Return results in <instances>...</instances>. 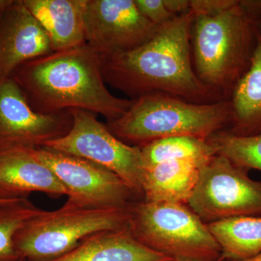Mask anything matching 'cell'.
<instances>
[{
	"mask_svg": "<svg viewBox=\"0 0 261 261\" xmlns=\"http://www.w3.org/2000/svg\"><path fill=\"white\" fill-rule=\"evenodd\" d=\"M233 0H190V10L194 15L209 14L229 6Z\"/></svg>",
	"mask_w": 261,
	"mask_h": 261,
	"instance_id": "603a6c76",
	"label": "cell"
},
{
	"mask_svg": "<svg viewBox=\"0 0 261 261\" xmlns=\"http://www.w3.org/2000/svg\"><path fill=\"white\" fill-rule=\"evenodd\" d=\"M191 10L161 25L148 42L126 53L105 57L106 84L130 99L162 94L207 104L227 100L199 79L192 63Z\"/></svg>",
	"mask_w": 261,
	"mask_h": 261,
	"instance_id": "6da1fadb",
	"label": "cell"
},
{
	"mask_svg": "<svg viewBox=\"0 0 261 261\" xmlns=\"http://www.w3.org/2000/svg\"><path fill=\"white\" fill-rule=\"evenodd\" d=\"M135 3L141 14L157 25H162L176 16L166 9L163 0H135Z\"/></svg>",
	"mask_w": 261,
	"mask_h": 261,
	"instance_id": "7402d4cb",
	"label": "cell"
},
{
	"mask_svg": "<svg viewBox=\"0 0 261 261\" xmlns=\"http://www.w3.org/2000/svg\"><path fill=\"white\" fill-rule=\"evenodd\" d=\"M172 260L139 243L128 226L97 233L65 255L49 261H166Z\"/></svg>",
	"mask_w": 261,
	"mask_h": 261,
	"instance_id": "2e32d148",
	"label": "cell"
},
{
	"mask_svg": "<svg viewBox=\"0 0 261 261\" xmlns=\"http://www.w3.org/2000/svg\"><path fill=\"white\" fill-rule=\"evenodd\" d=\"M247 171L227 158L215 154L201 167L187 205L204 222L261 217V181L252 179Z\"/></svg>",
	"mask_w": 261,
	"mask_h": 261,
	"instance_id": "ba28073f",
	"label": "cell"
},
{
	"mask_svg": "<svg viewBox=\"0 0 261 261\" xmlns=\"http://www.w3.org/2000/svg\"><path fill=\"white\" fill-rule=\"evenodd\" d=\"M73 124L67 135L51 141L48 147L87 160L118 175L135 192L143 197L142 178L145 165L140 147L127 145L98 121L97 114L71 109Z\"/></svg>",
	"mask_w": 261,
	"mask_h": 261,
	"instance_id": "52a82bcc",
	"label": "cell"
},
{
	"mask_svg": "<svg viewBox=\"0 0 261 261\" xmlns=\"http://www.w3.org/2000/svg\"><path fill=\"white\" fill-rule=\"evenodd\" d=\"M0 187L15 197H27L32 192L68 195L54 173L34 157L30 148L0 152Z\"/></svg>",
	"mask_w": 261,
	"mask_h": 261,
	"instance_id": "4fadbf2b",
	"label": "cell"
},
{
	"mask_svg": "<svg viewBox=\"0 0 261 261\" xmlns=\"http://www.w3.org/2000/svg\"><path fill=\"white\" fill-rule=\"evenodd\" d=\"M232 110L227 132L238 137L261 134V33L256 42L250 67L235 85L229 99Z\"/></svg>",
	"mask_w": 261,
	"mask_h": 261,
	"instance_id": "e0dca14e",
	"label": "cell"
},
{
	"mask_svg": "<svg viewBox=\"0 0 261 261\" xmlns=\"http://www.w3.org/2000/svg\"><path fill=\"white\" fill-rule=\"evenodd\" d=\"M54 173L68 192V202L97 208H128L135 192L118 175L87 160L45 147L30 148Z\"/></svg>",
	"mask_w": 261,
	"mask_h": 261,
	"instance_id": "9c48e42d",
	"label": "cell"
},
{
	"mask_svg": "<svg viewBox=\"0 0 261 261\" xmlns=\"http://www.w3.org/2000/svg\"><path fill=\"white\" fill-rule=\"evenodd\" d=\"M216 154L229 159L240 167L261 171V134L238 137L227 130L217 132L208 139Z\"/></svg>",
	"mask_w": 261,
	"mask_h": 261,
	"instance_id": "44dd1931",
	"label": "cell"
},
{
	"mask_svg": "<svg viewBox=\"0 0 261 261\" xmlns=\"http://www.w3.org/2000/svg\"><path fill=\"white\" fill-rule=\"evenodd\" d=\"M128 219L129 207L97 208L66 201L29 220L15 234V248L25 260H53L95 233L126 227Z\"/></svg>",
	"mask_w": 261,
	"mask_h": 261,
	"instance_id": "8992f818",
	"label": "cell"
},
{
	"mask_svg": "<svg viewBox=\"0 0 261 261\" xmlns=\"http://www.w3.org/2000/svg\"><path fill=\"white\" fill-rule=\"evenodd\" d=\"M233 261H261V251L258 252L257 255H254L249 258L244 259V260H233Z\"/></svg>",
	"mask_w": 261,
	"mask_h": 261,
	"instance_id": "d4e9b609",
	"label": "cell"
},
{
	"mask_svg": "<svg viewBox=\"0 0 261 261\" xmlns=\"http://www.w3.org/2000/svg\"><path fill=\"white\" fill-rule=\"evenodd\" d=\"M166 9L174 15L183 14L190 10V0H163Z\"/></svg>",
	"mask_w": 261,
	"mask_h": 261,
	"instance_id": "cb8c5ba5",
	"label": "cell"
},
{
	"mask_svg": "<svg viewBox=\"0 0 261 261\" xmlns=\"http://www.w3.org/2000/svg\"><path fill=\"white\" fill-rule=\"evenodd\" d=\"M47 32L23 0H0V81L20 65L53 53Z\"/></svg>",
	"mask_w": 261,
	"mask_h": 261,
	"instance_id": "7c38bea8",
	"label": "cell"
},
{
	"mask_svg": "<svg viewBox=\"0 0 261 261\" xmlns=\"http://www.w3.org/2000/svg\"><path fill=\"white\" fill-rule=\"evenodd\" d=\"M166 261H189V260H168ZM218 261H225V260H218Z\"/></svg>",
	"mask_w": 261,
	"mask_h": 261,
	"instance_id": "f1b7e54d",
	"label": "cell"
},
{
	"mask_svg": "<svg viewBox=\"0 0 261 261\" xmlns=\"http://www.w3.org/2000/svg\"><path fill=\"white\" fill-rule=\"evenodd\" d=\"M256 34L255 22L237 0L220 11L195 15L191 41L197 76L229 100L250 67Z\"/></svg>",
	"mask_w": 261,
	"mask_h": 261,
	"instance_id": "3957f363",
	"label": "cell"
},
{
	"mask_svg": "<svg viewBox=\"0 0 261 261\" xmlns=\"http://www.w3.org/2000/svg\"><path fill=\"white\" fill-rule=\"evenodd\" d=\"M231 117L229 100L198 104L150 94L133 99L121 118L106 125L122 142L141 147L154 140L179 136L207 140L230 126Z\"/></svg>",
	"mask_w": 261,
	"mask_h": 261,
	"instance_id": "277c9868",
	"label": "cell"
},
{
	"mask_svg": "<svg viewBox=\"0 0 261 261\" xmlns=\"http://www.w3.org/2000/svg\"><path fill=\"white\" fill-rule=\"evenodd\" d=\"M19 198H20V197H18V198H0V205L10 203V202H13V201L18 200Z\"/></svg>",
	"mask_w": 261,
	"mask_h": 261,
	"instance_id": "4316f807",
	"label": "cell"
},
{
	"mask_svg": "<svg viewBox=\"0 0 261 261\" xmlns=\"http://www.w3.org/2000/svg\"><path fill=\"white\" fill-rule=\"evenodd\" d=\"M206 162L176 160L147 168L142 178L143 200L187 205L198 181L200 168Z\"/></svg>",
	"mask_w": 261,
	"mask_h": 261,
	"instance_id": "9a60e30c",
	"label": "cell"
},
{
	"mask_svg": "<svg viewBox=\"0 0 261 261\" xmlns=\"http://www.w3.org/2000/svg\"><path fill=\"white\" fill-rule=\"evenodd\" d=\"M145 170L160 163L176 160L207 161L216 154L208 139L179 136L149 142L140 147Z\"/></svg>",
	"mask_w": 261,
	"mask_h": 261,
	"instance_id": "d6986e66",
	"label": "cell"
},
{
	"mask_svg": "<svg viewBox=\"0 0 261 261\" xmlns=\"http://www.w3.org/2000/svg\"><path fill=\"white\" fill-rule=\"evenodd\" d=\"M72 124L70 110L36 112L12 77L0 81V152L43 147L64 137Z\"/></svg>",
	"mask_w": 261,
	"mask_h": 261,
	"instance_id": "8fae6325",
	"label": "cell"
},
{
	"mask_svg": "<svg viewBox=\"0 0 261 261\" xmlns=\"http://www.w3.org/2000/svg\"><path fill=\"white\" fill-rule=\"evenodd\" d=\"M128 228L139 243L172 260H222L207 224L185 204L135 202Z\"/></svg>",
	"mask_w": 261,
	"mask_h": 261,
	"instance_id": "5b68a950",
	"label": "cell"
},
{
	"mask_svg": "<svg viewBox=\"0 0 261 261\" xmlns=\"http://www.w3.org/2000/svg\"><path fill=\"white\" fill-rule=\"evenodd\" d=\"M221 250V260H244L261 251V217L238 216L207 224Z\"/></svg>",
	"mask_w": 261,
	"mask_h": 261,
	"instance_id": "ac0fdd59",
	"label": "cell"
},
{
	"mask_svg": "<svg viewBox=\"0 0 261 261\" xmlns=\"http://www.w3.org/2000/svg\"><path fill=\"white\" fill-rule=\"evenodd\" d=\"M42 211L27 197L0 205V261H25L15 248V234Z\"/></svg>",
	"mask_w": 261,
	"mask_h": 261,
	"instance_id": "ffe728a7",
	"label": "cell"
},
{
	"mask_svg": "<svg viewBox=\"0 0 261 261\" xmlns=\"http://www.w3.org/2000/svg\"><path fill=\"white\" fill-rule=\"evenodd\" d=\"M104 58L85 44L27 62L11 77L36 112L82 109L111 122L129 109L133 99L110 92L103 75Z\"/></svg>",
	"mask_w": 261,
	"mask_h": 261,
	"instance_id": "7a4b0ae2",
	"label": "cell"
},
{
	"mask_svg": "<svg viewBox=\"0 0 261 261\" xmlns=\"http://www.w3.org/2000/svg\"><path fill=\"white\" fill-rule=\"evenodd\" d=\"M0 198H18V197H13L0 187Z\"/></svg>",
	"mask_w": 261,
	"mask_h": 261,
	"instance_id": "484cf974",
	"label": "cell"
},
{
	"mask_svg": "<svg viewBox=\"0 0 261 261\" xmlns=\"http://www.w3.org/2000/svg\"><path fill=\"white\" fill-rule=\"evenodd\" d=\"M256 27L257 30L261 33V18H259L256 21Z\"/></svg>",
	"mask_w": 261,
	"mask_h": 261,
	"instance_id": "83f0119b",
	"label": "cell"
},
{
	"mask_svg": "<svg viewBox=\"0 0 261 261\" xmlns=\"http://www.w3.org/2000/svg\"><path fill=\"white\" fill-rule=\"evenodd\" d=\"M50 39L53 51L86 44L84 12L87 0H23Z\"/></svg>",
	"mask_w": 261,
	"mask_h": 261,
	"instance_id": "5bb4252c",
	"label": "cell"
},
{
	"mask_svg": "<svg viewBox=\"0 0 261 261\" xmlns=\"http://www.w3.org/2000/svg\"><path fill=\"white\" fill-rule=\"evenodd\" d=\"M84 25L86 44L105 57L140 47L161 27L141 14L135 0H87Z\"/></svg>",
	"mask_w": 261,
	"mask_h": 261,
	"instance_id": "30bf717a",
	"label": "cell"
}]
</instances>
